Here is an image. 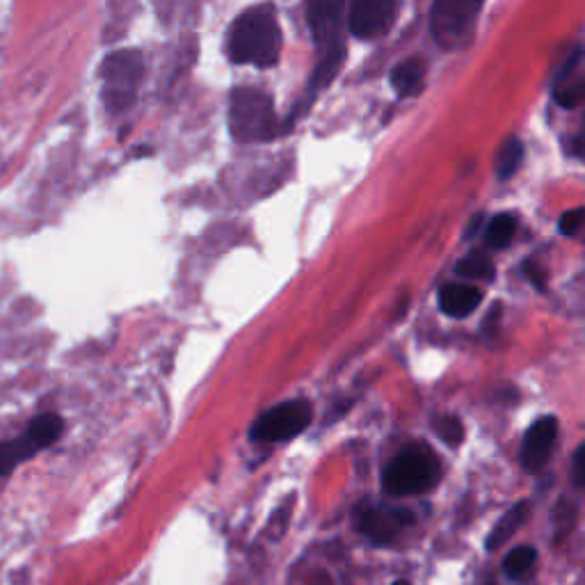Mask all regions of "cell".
<instances>
[{
    "mask_svg": "<svg viewBox=\"0 0 585 585\" xmlns=\"http://www.w3.org/2000/svg\"><path fill=\"white\" fill-rule=\"evenodd\" d=\"M227 51L231 62L268 69L282 53V28L270 5L252 7L238 16L229 30Z\"/></svg>",
    "mask_w": 585,
    "mask_h": 585,
    "instance_id": "6da1fadb",
    "label": "cell"
},
{
    "mask_svg": "<svg viewBox=\"0 0 585 585\" xmlns=\"http://www.w3.org/2000/svg\"><path fill=\"white\" fill-rule=\"evenodd\" d=\"M343 12H346V3H341V0H316L309 5V28L318 51L309 94H318L323 87L330 85L346 62Z\"/></svg>",
    "mask_w": 585,
    "mask_h": 585,
    "instance_id": "7a4b0ae2",
    "label": "cell"
},
{
    "mask_svg": "<svg viewBox=\"0 0 585 585\" xmlns=\"http://www.w3.org/2000/svg\"><path fill=\"white\" fill-rule=\"evenodd\" d=\"M437 455L423 444H412L400 451L384 471L382 485L391 496H414L432 490L439 483Z\"/></svg>",
    "mask_w": 585,
    "mask_h": 585,
    "instance_id": "3957f363",
    "label": "cell"
},
{
    "mask_svg": "<svg viewBox=\"0 0 585 585\" xmlns=\"http://www.w3.org/2000/svg\"><path fill=\"white\" fill-rule=\"evenodd\" d=\"M229 126L238 142H266L277 133L275 103L270 94L240 87L229 101Z\"/></svg>",
    "mask_w": 585,
    "mask_h": 585,
    "instance_id": "277c9868",
    "label": "cell"
},
{
    "mask_svg": "<svg viewBox=\"0 0 585 585\" xmlns=\"http://www.w3.org/2000/svg\"><path fill=\"white\" fill-rule=\"evenodd\" d=\"M144 62L138 51H117L101 64L103 99L112 112H122L133 106L142 83Z\"/></svg>",
    "mask_w": 585,
    "mask_h": 585,
    "instance_id": "5b68a950",
    "label": "cell"
},
{
    "mask_svg": "<svg viewBox=\"0 0 585 585\" xmlns=\"http://www.w3.org/2000/svg\"><path fill=\"white\" fill-rule=\"evenodd\" d=\"M483 3L478 0H437L430 12V30L437 44L458 48L467 42L476 28Z\"/></svg>",
    "mask_w": 585,
    "mask_h": 585,
    "instance_id": "8992f818",
    "label": "cell"
},
{
    "mask_svg": "<svg viewBox=\"0 0 585 585\" xmlns=\"http://www.w3.org/2000/svg\"><path fill=\"white\" fill-rule=\"evenodd\" d=\"M311 423V405L307 400H288V403L272 407L261 416L252 428L256 442H286L298 437Z\"/></svg>",
    "mask_w": 585,
    "mask_h": 585,
    "instance_id": "52a82bcc",
    "label": "cell"
},
{
    "mask_svg": "<svg viewBox=\"0 0 585 585\" xmlns=\"http://www.w3.org/2000/svg\"><path fill=\"white\" fill-rule=\"evenodd\" d=\"M398 3L394 0H355L350 5L348 28L359 39H375L387 35L394 26Z\"/></svg>",
    "mask_w": 585,
    "mask_h": 585,
    "instance_id": "ba28073f",
    "label": "cell"
},
{
    "mask_svg": "<svg viewBox=\"0 0 585 585\" xmlns=\"http://www.w3.org/2000/svg\"><path fill=\"white\" fill-rule=\"evenodd\" d=\"M357 531L366 535L373 544H389L398 538V533L414 524V515L400 508H375L364 506L357 510Z\"/></svg>",
    "mask_w": 585,
    "mask_h": 585,
    "instance_id": "9c48e42d",
    "label": "cell"
},
{
    "mask_svg": "<svg viewBox=\"0 0 585 585\" xmlns=\"http://www.w3.org/2000/svg\"><path fill=\"white\" fill-rule=\"evenodd\" d=\"M558 439V421L554 416H542L528 428L522 444V464L526 471H538L549 462Z\"/></svg>",
    "mask_w": 585,
    "mask_h": 585,
    "instance_id": "30bf717a",
    "label": "cell"
},
{
    "mask_svg": "<svg viewBox=\"0 0 585 585\" xmlns=\"http://www.w3.org/2000/svg\"><path fill=\"white\" fill-rule=\"evenodd\" d=\"M581 46L574 48V53L567 58L565 67L558 71L556 83H554V99L558 106L563 108H579L583 101V76H581Z\"/></svg>",
    "mask_w": 585,
    "mask_h": 585,
    "instance_id": "8fae6325",
    "label": "cell"
},
{
    "mask_svg": "<svg viewBox=\"0 0 585 585\" xmlns=\"http://www.w3.org/2000/svg\"><path fill=\"white\" fill-rule=\"evenodd\" d=\"M483 302V291L471 284H446L439 293V307L451 318H467Z\"/></svg>",
    "mask_w": 585,
    "mask_h": 585,
    "instance_id": "7c38bea8",
    "label": "cell"
},
{
    "mask_svg": "<svg viewBox=\"0 0 585 585\" xmlns=\"http://www.w3.org/2000/svg\"><path fill=\"white\" fill-rule=\"evenodd\" d=\"M528 515H531V503H528V501H519L517 506H512L506 512V515H503L499 522H496V526L492 528V533L487 535V542H485L487 551H494V549L503 547V544H506L512 538V535H515L519 528L524 526Z\"/></svg>",
    "mask_w": 585,
    "mask_h": 585,
    "instance_id": "4fadbf2b",
    "label": "cell"
},
{
    "mask_svg": "<svg viewBox=\"0 0 585 585\" xmlns=\"http://www.w3.org/2000/svg\"><path fill=\"white\" fill-rule=\"evenodd\" d=\"M391 87L400 96H414L423 87V80H426V62L421 58H410L405 62L396 64L391 69Z\"/></svg>",
    "mask_w": 585,
    "mask_h": 585,
    "instance_id": "5bb4252c",
    "label": "cell"
},
{
    "mask_svg": "<svg viewBox=\"0 0 585 585\" xmlns=\"http://www.w3.org/2000/svg\"><path fill=\"white\" fill-rule=\"evenodd\" d=\"M64 430V423L58 414H39L32 419V423L28 426V430L23 432L26 435L28 442L32 444L35 451H44L51 444H55L60 439Z\"/></svg>",
    "mask_w": 585,
    "mask_h": 585,
    "instance_id": "9a60e30c",
    "label": "cell"
},
{
    "mask_svg": "<svg viewBox=\"0 0 585 585\" xmlns=\"http://www.w3.org/2000/svg\"><path fill=\"white\" fill-rule=\"evenodd\" d=\"M522 163H524V144L522 140L512 135V138H508L501 144L499 154H496V160H494L496 176H499L501 181H506L512 174H517Z\"/></svg>",
    "mask_w": 585,
    "mask_h": 585,
    "instance_id": "2e32d148",
    "label": "cell"
},
{
    "mask_svg": "<svg viewBox=\"0 0 585 585\" xmlns=\"http://www.w3.org/2000/svg\"><path fill=\"white\" fill-rule=\"evenodd\" d=\"M35 453L37 451L32 448L26 435L14 439V442H0V476H10L21 462L30 460Z\"/></svg>",
    "mask_w": 585,
    "mask_h": 585,
    "instance_id": "e0dca14e",
    "label": "cell"
},
{
    "mask_svg": "<svg viewBox=\"0 0 585 585\" xmlns=\"http://www.w3.org/2000/svg\"><path fill=\"white\" fill-rule=\"evenodd\" d=\"M515 229H517L515 215L510 213L494 215V220H490L485 229L487 247H492V250H503V247H508L512 236H515Z\"/></svg>",
    "mask_w": 585,
    "mask_h": 585,
    "instance_id": "ac0fdd59",
    "label": "cell"
},
{
    "mask_svg": "<svg viewBox=\"0 0 585 585\" xmlns=\"http://www.w3.org/2000/svg\"><path fill=\"white\" fill-rule=\"evenodd\" d=\"M455 272H458V277H464V279L490 282V279L494 277V263L490 261V256H485L483 252H471L464 256L458 266H455Z\"/></svg>",
    "mask_w": 585,
    "mask_h": 585,
    "instance_id": "d6986e66",
    "label": "cell"
},
{
    "mask_svg": "<svg viewBox=\"0 0 585 585\" xmlns=\"http://www.w3.org/2000/svg\"><path fill=\"white\" fill-rule=\"evenodd\" d=\"M535 560H538V551L522 544V547L512 549L506 556V560H503V572H506V576H510V579H517V576H522L524 572L531 570V567L535 565Z\"/></svg>",
    "mask_w": 585,
    "mask_h": 585,
    "instance_id": "ffe728a7",
    "label": "cell"
},
{
    "mask_svg": "<svg viewBox=\"0 0 585 585\" xmlns=\"http://www.w3.org/2000/svg\"><path fill=\"white\" fill-rule=\"evenodd\" d=\"M437 435L444 439L448 446H460L464 439V426L458 416H442V419L435 421Z\"/></svg>",
    "mask_w": 585,
    "mask_h": 585,
    "instance_id": "44dd1931",
    "label": "cell"
},
{
    "mask_svg": "<svg viewBox=\"0 0 585 585\" xmlns=\"http://www.w3.org/2000/svg\"><path fill=\"white\" fill-rule=\"evenodd\" d=\"M581 222H583V208L581 206L572 208V211H567L563 218H560V224H558L560 234L567 236V238L576 236L581 231Z\"/></svg>",
    "mask_w": 585,
    "mask_h": 585,
    "instance_id": "7402d4cb",
    "label": "cell"
},
{
    "mask_svg": "<svg viewBox=\"0 0 585 585\" xmlns=\"http://www.w3.org/2000/svg\"><path fill=\"white\" fill-rule=\"evenodd\" d=\"M524 272H526V277L531 279L535 286L544 288V268H540L538 261H526L524 263Z\"/></svg>",
    "mask_w": 585,
    "mask_h": 585,
    "instance_id": "603a6c76",
    "label": "cell"
},
{
    "mask_svg": "<svg viewBox=\"0 0 585 585\" xmlns=\"http://www.w3.org/2000/svg\"><path fill=\"white\" fill-rule=\"evenodd\" d=\"M572 474H574V485L576 487H583V446H579V451L574 453Z\"/></svg>",
    "mask_w": 585,
    "mask_h": 585,
    "instance_id": "cb8c5ba5",
    "label": "cell"
},
{
    "mask_svg": "<svg viewBox=\"0 0 585 585\" xmlns=\"http://www.w3.org/2000/svg\"><path fill=\"white\" fill-rule=\"evenodd\" d=\"M394 585H410V583H407V581H396Z\"/></svg>",
    "mask_w": 585,
    "mask_h": 585,
    "instance_id": "d4e9b609",
    "label": "cell"
}]
</instances>
